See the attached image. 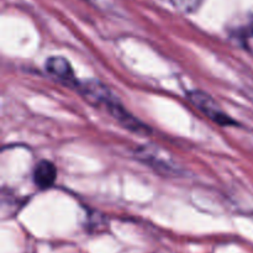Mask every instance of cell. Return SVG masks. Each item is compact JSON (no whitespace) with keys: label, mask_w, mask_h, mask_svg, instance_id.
Returning <instances> with one entry per match:
<instances>
[{"label":"cell","mask_w":253,"mask_h":253,"mask_svg":"<svg viewBox=\"0 0 253 253\" xmlns=\"http://www.w3.org/2000/svg\"><path fill=\"white\" fill-rule=\"evenodd\" d=\"M46 69L52 76L57 77V78L62 79L64 82L73 83L76 81L71 63L63 57H51V58L47 59Z\"/></svg>","instance_id":"cell-6"},{"label":"cell","mask_w":253,"mask_h":253,"mask_svg":"<svg viewBox=\"0 0 253 253\" xmlns=\"http://www.w3.org/2000/svg\"><path fill=\"white\" fill-rule=\"evenodd\" d=\"M32 179L37 188L44 190L53 187L57 179V168L51 161L42 160L35 167Z\"/></svg>","instance_id":"cell-4"},{"label":"cell","mask_w":253,"mask_h":253,"mask_svg":"<svg viewBox=\"0 0 253 253\" xmlns=\"http://www.w3.org/2000/svg\"><path fill=\"white\" fill-rule=\"evenodd\" d=\"M137 156L143 162H146L150 167L155 168L158 172H174V166L170 162L169 158L158 155V150H151L150 147H142L137 151Z\"/></svg>","instance_id":"cell-5"},{"label":"cell","mask_w":253,"mask_h":253,"mask_svg":"<svg viewBox=\"0 0 253 253\" xmlns=\"http://www.w3.org/2000/svg\"><path fill=\"white\" fill-rule=\"evenodd\" d=\"M251 30H252V32H253V22H252V25H251Z\"/></svg>","instance_id":"cell-7"},{"label":"cell","mask_w":253,"mask_h":253,"mask_svg":"<svg viewBox=\"0 0 253 253\" xmlns=\"http://www.w3.org/2000/svg\"><path fill=\"white\" fill-rule=\"evenodd\" d=\"M77 84H78L79 91L83 95V98H85L89 103L95 106L104 108L114 98V95L106 88V85H104L103 83L98 81H86Z\"/></svg>","instance_id":"cell-3"},{"label":"cell","mask_w":253,"mask_h":253,"mask_svg":"<svg viewBox=\"0 0 253 253\" xmlns=\"http://www.w3.org/2000/svg\"><path fill=\"white\" fill-rule=\"evenodd\" d=\"M104 109L126 130L131 131V132L140 133V135H148V133H151V128L146 124H143L142 121L136 119L130 111L126 110L125 106L115 96L104 106Z\"/></svg>","instance_id":"cell-2"},{"label":"cell","mask_w":253,"mask_h":253,"mask_svg":"<svg viewBox=\"0 0 253 253\" xmlns=\"http://www.w3.org/2000/svg\"><path fill=\"white\" fill-rule=\"evenodd\" d=\"M187 98L198 110L202 111L207 118L221 126L235 125V121L224 113L219 104L211 95L202 90H190L187 93Z\"/></svg>","instance_id":"cell-1"}]
</instances>
